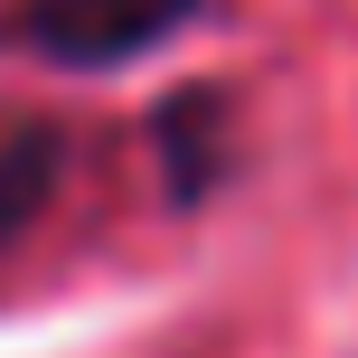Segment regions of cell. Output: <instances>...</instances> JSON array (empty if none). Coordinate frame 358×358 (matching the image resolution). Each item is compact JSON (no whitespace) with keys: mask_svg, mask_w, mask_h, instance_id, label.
Instances as JSON below:
<instances>
[{"mask_svg":"<svg viewBox=\"0 0 358 358\" xmlns=\"http://www.w3.org/2000/svg\"><path fill=\"white\" fill-rule=\"evenodd\" d=\"M198 0H29L19 38L57 66H123V57L161 48Z\"/></svg>","mask_w":358,"mask_h":358,"instance_id":"1","label":"cell"},{"mask_svg":"<svg viewBox=\"0 0 358 358\" xmlns=\"http://www.w3.org/2000/svg\"><path fill=\"white\" fill-rule=\"evenodd\" d=\"M57 189V132L38 123H0V236Z\"/></svg>","mask_w":358,"mask_h":358,"instance_id":"2","label":"cell"}]
</instances>
